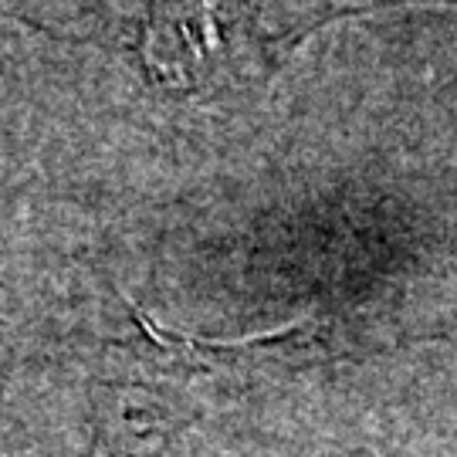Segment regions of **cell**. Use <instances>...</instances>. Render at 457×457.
Wrapping results in <instances>:
<instances>
[{"mask_svg": "<svg viewBox=\"0 0 457 457\" xmlns=\"http://www.w3.org/2000/svg\"><path fill=\"white\" fill-rule=\"evenodd\" d=\"M112 393L115 400H105V413L98 420L92 457H156L187 424L183 410L170 400L160 403V396L139 383Z\"/></svg>", "mask_w": 457, "mask_h": 457, "instance_id": "obj_1", "label": "cell"}, {"mask_svg": "<svg viewBox=\"0 0 457 457\" xmlns=\"http://www.w3.org/2000/svg\"><path fill=\"white\" fill-rule=\"evenodd\" d=\"M0 457H11V454H7V451H4V447H0Z\"/></svg>", "mask_w": 457, "mask_h": 457, "instance_id": "obj_2", "label": "cell"}]
</instances>
